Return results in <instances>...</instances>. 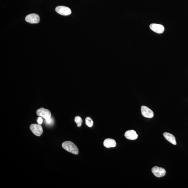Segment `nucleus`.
<instances>
[{"instance_id":"nucleus-1","label":"nucleus","mask_w":188,"mask_h":188,"mask_svg":"<svg viewBox=\"0 0 188 188\" xmlns=\"http://www.w3.org/2000/svg\"><path fill=\"white\" fill-rule=\"evenodd\" d=\"M62 147L65 150L74 155H77L79 151L77 146L70 141H66L62 144Z\"/></svg>"},{"instance_id":"nucleus-2","label":"nucleus","mask_w":188,"mask_h":188,"mask_svg":"<svg viewBox=\"0 0 188 188\" xmlns=\"http://www.w3.org/2000/svg\"><path fill=\"white\" fill-rule=\"evenodd\" d=\"M30 128L32 133L37 136H40L43 133V128L40 125L33 124L30 125Z\"/></svg>"},{"instance_id":"nucleus-3","label":"nucleus","mask_w":188,"mask_h":188,"mask_svg":"<svg viewBox=\"0 0 188 188\" xmlns=\"http://www.w3.org/2000/svg\"><path fill=\"white\" fill-rule=\"evenodd\" d=\"M55 10L57 13L62 16H69L72 13L70 8L65 6H57Z\"/></svg>"},{"instance_id":"nucleus-4","label":"nucleus","mask_w":188,"mask_h":188,"mask_svg":"<svg viewBox=\"0 0 188 188\" xmlns=\"http://www.w3.org/2000/svg\"><path fill=\"white\" fill-rule=\"evenodd\" d=\"M36 113L37 116L45 118V120L51 118V113L48 109L43 108H40L37 110Z\"/></svg>"},{"instance_id":"nucleus-5","label":"nucleus","mask_w":188,"mask_h":188,"mask_svg":"<svg viewBox=\"0 0 188 188\" xmlns=\"http://www.w3.org/2000/svg\"><path fill=\"white\" fill-rule=\"evenodd\" d=\"M152 172L155 176L159 178L164 176L166 174L165 169L157 166L153 167L152 169Z\"/></svg>"},{"instance_id":"nucleus-6","label":"nucleus","mask_w":188,"mask_h":188,"mask_svg":"<svg viewBox=\"0 0 188 188\" xmlns=\"http://www.w3.org/2000/svg\"><path fill=\"white\" fill-rule=\"evenodd\" d=\"M25 20L26 22L30 23H39L40 17L38 15L33 13L27 16Z\"/></svg>"},{"instance_id":"nucleus-7","label":"nucleus","mask_w":188,"mask_h":188,"mask_svg":"<svg viewBox=\"0 0 188 188\" xmlns=\"http://www.w3.org/2000/svg\"><path fill=\"white\" fill-rule=\"evenodd\" d=\"M141 109L142 114L145 117L152 118L154 116L153 111L147 107L145 106H142Z\"/></svg>"},{"instance_id":"nucleus-8","label":"nucleus","mask_w":188,"mask_h":188,"mask_svg":"<svg viewBox=\"0 0 188 188\" xmlns=\"http://www.w3.org/2000/svg\"><path fill=\"white\" fill-rule=\"evenodd\" d=\"M150 27L152 31L157 33H162L165 31V27L162 25L152 23L150 25Z\"/></svg>"},{"instance_id":"nucleus-9","label":"nucleus","mask_w":188,"mask_h":188,"mask_svg":"<svg viewBox=\"0 0 188 188\" xmlns=\"http://www.w3.org/2000/svg\"><path fill=\"white\" fill-rule=\"evenodd\" d=\"M124 135L127 139L131 140L136 139L138 137L136 132L133 130H130L126 131L125 132Z\"/></svg>"},{"instance_id":"nucleus-10","label":"nucleus","mask_w":188,"mask_h":188,"mask_svg":"<svg viewBox=\"0 0 188 188\" xmlns=\"http://www.w3.org/2000/svg\"><path fill=\"white\" fill-rule=\"evenodd\" d=\"M163 136L170 143L174 145L177 144L175 137L172 134L168 133H163Z\"/></svg>"},{"instance_id":"nucleus-11","label":"nucleus","mask_w":188,"mask_h":188,"mask_svg":"<svg viewBox=\"0 0 188 188\" xmlns=\"http://www.w3.org/2000/svg\"><path fill=\"white\" fill-rule=\"evenodd\" d=\"M104 145L106 148H109L114 147L116 146V143L114 139L108 138L105 139L104 142Z\"/></svg>"},{"instance_id":"nucleus-12","label":"nucleus","mask_w":188,"mask_h":188,"mask_svg":"<svg viewBox=\"0 0 188 188\" xmlns=\"http://www.w3.org/2000/svg\"><path fill=\"white\" fill-rule=\"evenodd\" d=\"M85 124L89 127H92L94 124V122L90 118L88 117L85 119Z\"/></svg>"},{"instance_id":"nucleus-13","label":"nucleus","mask_w":188,"mask_h":188,"mask_svg":"<svg viewBox=\"0 0 188 188\" xmlns=\"http://www.w3.org/2000/svg\"><path fill=\"white\" fill-rule=\"evenodd\" d=\"M75 121L77 123V126L79 127H81L82 125L83 121L82 118L80 116H76L75 118Z\"/></svg>"},{"instance_id":"nucleus-14","label":"nucleus","mask_w":188,"mask_h":188,"mask_svg":"<svg viewBox=\"0 0 188 188\" xmlns=\"http://www.w3.org/2000/svg\"><path fill=\"white\" fill-rule=\"evenodd\" d=\"M37 122H38L39 124H41L43 123V119L41 117L38 118V120H37Z\"/></svg>"}]
</instances>
